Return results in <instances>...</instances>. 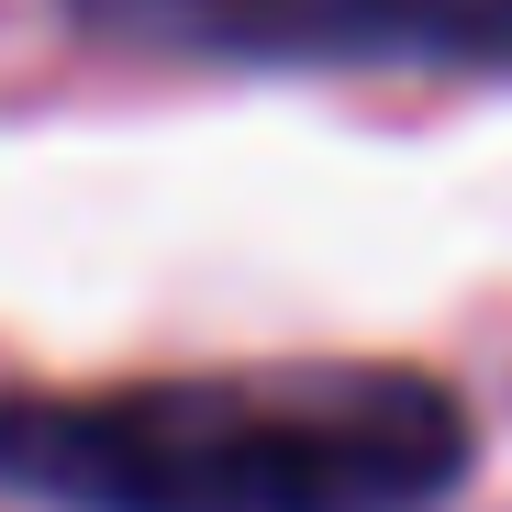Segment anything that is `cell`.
<instances>
[{"instance_id":"cell-2","label":"cell","mask_w":512,"mask_h":512,"mask_svg":"<svg viewBox=\"0 0 512 512\" xmlns=\"http://www.w3.org/2000/svg\"><path fill=\"white\" fill-rule=\"evenodd\" d=\"M78 23L279 67H512V0H78Z\"/></svg>"},{"instance_id":"cell-1","label":"cell","mask_w":512,"mask_h":512,"mask_svg":"<svg viewBox=\"0 0 512 512\" xmlns=\"http://www.w3.org/2000/svg\"><path fill=\"white\" fill-rule=\"evenodd\" d=\"M457 468V390L368 357L0 401V490L56 512H423Z\"/></svg>"}]
</instances>
